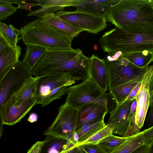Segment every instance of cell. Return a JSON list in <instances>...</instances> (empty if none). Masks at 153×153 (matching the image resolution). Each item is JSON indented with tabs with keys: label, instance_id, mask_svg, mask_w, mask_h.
<instances>
[{
	"label": "cell",
	"instance_id": "cell-1",
	"mask_svg": "<svg viewBox=\"0 0 153 153\" xmlns=\"http://www.w3.org/2000/svg\"><path fill=\"white\" fill-rule=\"evenodd\" d=\"M90 62L79 48L47 50L31 71L36 77L67 74L83 81L89 77Z\"/></svg>",
	"mask_w": 153,
	"mask_h": 153
},
{
	"label": "cell",
	"instance_id": "cell-2",
	"mask_svg": "<svg viewBox=\"0 0 153 153\" xmlns=\"http://www.w3.org/2000/svg\"><path fill=\"white\" fill-rule=\"evenodd\" d=\"M105 18L106 21L126 32L153 34V0H121Z\"/></svg>",
	"mask_w": 153,
	"mask_h": 153
},
{
	"label": "cell",
	"instance_id": "cell-3",
	"mask_svg": "<svg viewBox=\"0 0 153 153\" xmlns=\"http://www.w3.org/2000/svg\"><path fill=\"white\" fill-rule=\"evenodd\" d=\"M20 30L19 38L26 45H37L48 50L72 48L74 37L56 29L40 19L30 22Z\"/></svg>",
	"mask_w": 153,
	"mask_h": 153
},
{
	"label": "cell",
	"instance_id": "cell-4",
	"mask_svg": "<svg viewBox=\"0 0 153 153\" xmlns=\"http://www.w3.org/2000/svg\"><path fill=\"white\" fill-rule=\"evenodd\" d=\"M104 52L123 54L148 50L153 51V34H137L126 32L115 27L104 33L99 40Z\"/></svg>",
	"mask_w": 153,
	"mask_h": 153
},
{
	"label": "cell",
	"instance_id": "cell-5",
	"mask_svg": "<svg viewBox=\"0 0 153 153\" xmlns=\"http://www.w3.org/2000/svg\"><path fill=\"white\" fill-rule=\"evenodd\" d=\"M66 101L78 108L89 103L100 105L109 113L116 105L115 99L110 92L102 91L89 77L80 83L67 88Z\"/></svg>",
	"mask_w": 153,
	"mask_h": 153
},
{
	"label": "cell",
	"instance_id": "cell-6",
	"mask_svg": "<svg viewBox=\"0 0 153 153\" xmlns=\"http://www.w3.org/2000/svg\"><path fill=\"white\" fill-rule=\"evenodd\" d=\"M77 80L67 74H50L40 77L34 96L35 105L43 107L66 94L67 88Z\"/></svg>",
	"mask_w": 153,
	"mask_h": 153
},
{
	"label": "cell",
	"instance_id": "cell-7",
	"mask_svg": "<svg viewBox=\"0 0 153 153\" xmlns=\"http://www.w3.org/2000/svg\"><path fill=\"white\" fill-rule=\"evenodd\" d=\"M32 75L31 70L22 60H19L0 82V139L4 129L0 115L2 105L13 94L17 93Z\"/></svg>",
	"mask_w": 153,
	"mask_h": 153
},
{
	"label": "cell",
	"instance_id": "cell-8",
	"mask_svg": "<svg viewBox=\"0 0 153 153\" xmlns=\"http://www.w3.org/2000/svg\"><path fill=\"white\" fill-rule=\"evenodd\" d=\"M79 111V108L65 101L59 107L56 117L43 134L69 140L76 131Z\"/></svg>",
	"mask_w": 153,
	"mask_h": 153
},
{
	"label": "cell",
	"instance_id": "cell-9",
	"mask_svg": "<svg viewBox=\"0 0 153 153\" xmlns=\"http://www.w3.org/2000/svg\"><path fill=\"white\" fill-rule=\"evenodd\" d=\"M121 56L112 61L103 59L108 72L109 91L143 75L147 69L148 67L139 68Z\"/></svg>",
	"mask_w": 153,
	"mask_h": 153
},
{
	"label": "cell",
	"instance_id": "cell-10",
	"mask_svg": "<svg viewBox=\"0 0 153 153\" xmlns=\"http://www.w3.org/2000/svg\"><path fill=\"white\" fill-rule=\"evenodd\" d=\"M55 14L59 18L74 27L92 34L98 33L107 25L105 17L76 10L73 11H59Z\"/></svg>",
	"mask_w": 153,
	"mask_h": 153
},
{
	"label": "cell",
	"instance_id": "cell-11",
	"mask_svg": "<svg viewBox=\"0 0 153 153\" xmlns=\"http://www.w3.org/2000/svg\"><path fill=\"white\" fill-rule=\"evenodd\" d=\"M137 107L135 123L140 129L143 127L150 104L153 103V66H148L143 77L135 97Z\"/></svg>",
	"mask_w": 153,
	"mask_h": 153
},
{
	"label": "cell",
	"instance_id": "cell-12",
	"mask_svg": "<svg viewBox=\"0 0 153 153\" xmlns=\"http://www.w3.org/2000/svg\"><path fill=\"white\" fill-rule=\"evenodd\" d=\"M133 101H126L119 105H116L109 113L108 123H111L114 126L112 134L126 137L140 132V129L136 125L135 121H131L128 118Z\"/></svg>",
	"mask_w": 153,
	"mask_h": 153
},
{
	"label": "cell",
	"instance_id": "cell-13",
	"mask_svg": "<svg viewBox=\"0 0 153 153\" xmlns=\"http://www.w3.org/2000/svg\"><path fill=\"white\" fill-rule=\"evenodd\" d=\"M16 94H13L1 109L0 115L4 124L13 126L19 122L35 105L36 101L34 97L15 105Z\"/></svg>",
	"mask_w": 153,
	"mask_h": 153
},
{
	"label": "cell",
	"instance_id": "cell-14",
	"mask_svg": "<svg viewBox=\"0 0 153 153\" xmlns=\"http://www.w3.org/2000/svg\"><path fill=\"white\" fill-rule=\"evenodd\" d=\"M90 58L89 77L102 91L106 92L108 89L109 79L105 61L94 54Z\"/></svg>",
	"mask_w": 153,
	"mask_h": 153
},
{
	"label": "cell",
	"instance_id": "cell-15",
	"mask_svg": "<svg viewBox=\"0 0 153 153\" xmlns=\"http://www.w3.org/2000/svg\"><path fill=\"white\" fill-rule=\"evenodd\" d=\"M144 145H153V126L128 137L125 142L111 153H131Z\"/></svg>",
	"mask_w": 153,
	"mask_h": 153
},
{
	"label": "cell",
	"instance_id": "cell-16",
	"mask_svg": "<svg viewBox=\"0 0 153 153\" xmlns=\"http://www.w3.org/2000/svg\"><path fill=\"white\" fill-rule=\"evenodd\" d=\"M79 109L76 130L86 124L104 121L108 113L102 106L94 103L85 104Z\"/></svg>",
	"mask_w": 153,
	"mask_h": 153
},
{
	"label": "cell",
	"instance_id": "cell-17",
	"mask_svg": "<svg viewBox=\"0 0 153 153\" xmlns=\"http://www.w3.org/2000/svg\"><path fill=\"white\" fill-rule=\"evenodd\" d=\"M81 0H39L33 1L41 6L39 8L30 11L27 16H35L40 19L43 15L63 10L65 7L76 6Z\"/></svg>",
	"mask_w": 153,
	"mask_h": 153
},
{
	"label": "cell",
	"instance_id": "cell-18",
	"mask_svg": "<svg viewBox=\"0 0 153 153\" xmlns=\"http://www.w3.org/2000/svg\"><path fill=\"white\" fill-rule=\"evenodd\" d=\"M121 0H81L75 6L76 10L105 17L111 9Z\"/></svg>",
	"mask_w": 153,
	"mask_h": 153
},
{
	"label": "cell",
	"instance_id": "cell-19",
	"mask_svg": "<svg viewBox=\"0 0 153 153\" xmlns=\"http://www.w3.org/2000/svg\"><path fill=\"white\" fill-rule=\"evenodd\" d=\"M22 48L6 47L0 55V82L13 67L19 61Z\"/></svg>",
	"mask_w": 153,
	"mask_h": 153
},
{
	"label": "cell",
	"instance_id": "cell-20",
	"mask_svg": "<svg viewBox=\"0 0 153 153\" xmlns=\"http://www.w3.org/2000/svg\"><path fill=\"white\" fill-rule=\"evenodd\" d=\"M64 139L47 135L40 153H72L75 147Z\"/></svg>",
	"mask_w": 153,
	"mask_h": 153
},
{
	"label": "cell",
	"instance_id": "cell-21",
	"mask_svg": "<svg viewBox=\"0 0 153 153\" xmlns=\"http://www.w3.org/2000/svg\"><path fill=\"white\" fill-rule=\"evenodd\" d=\"M56 29L73 37H78L83 30L76 28L57 17L55 13L44 14L40 19Z\"/></svg>",
	"mask_w": 153,
	"mask_h": 153
},
{
	"label": "cell",
	"instance_id": "cell-22",
	"mask_svg": "<svg viewBox=\"0 0 153 153\" xmlns=\"http://www.w3.org/2000/svg\"><path fill=\"white\" fill-rule=\"evenodd\" d=\"M144 75L109 90L115 99L116 105H119L126 101L132 89L142 81Z\"/></svg>",
	"mask_w": 153,
	"mask_h": 153
},
{
	"label": "cell",
	"instance_id": "cell-23",
	"mask_svg": "<svg viewBox=\"0 0 153 153\" xmlns=\"http://www.w3.org/2000/svg\"><path fill=\"white\" fill-rule=\"evenodd\" d=\"M135 65L141 68H147L153 60V51L148 50L125 53L121 56Z\"/></svg>",
	"mask_w": 153,
	"mask_h": 153
},
{
	"label": "cell",
	"instance_id": "cell-24",
	"mask_svg": "<svg viewBox=\"0 0 153 153\" xmlns=\"http://www.w3.org/2000/svg\"><path fill=\"white\" fill-rule=\"evenodd\" d=\"M39 77L30 78L16 95L15 105L30 98L34 97L36 94Z\"/></svg>",
	"mask_w": 153,
	"mask_h": 153
},
{
	"label": "cell",
	"instance_id": "cell-25",
	"mask_svg": "<svg viewBox=\"0 0 153 153\" xmlns=\"http://www.w3.org/2000/svg\"><path fill=\"white\" fill-rule=\"evenodd\" d=\"M22 61L31 70L45 53L47 49L36 45H27Z\"/></svg>",
	"mask_w": 153,
	"mask_h": 153
},
{
	"label": "cell",
	"instance_id": "cell-26",
	"mask_svg": "<svg viewBox=\"0 0 153 153\" xmlns=\"http://www.w3.org/2000/svg\"><path fill=\"white\" fill-rule=\"evenodd\" d=\"M106 125L104 121L88 123L76 130L79 137L76 147L79 144L88 139Z\"/></svg>",
	"mask_w": 153,
	"mask_h": 153
},
{
	"label": "cell",
	"instance_id": "cell-27",
	"mask_svg": "<svg viewBox=\"0 0 153 153\" xmlns=\"http://www.w3.org/2000/svg\"><path fill=\"white\" fill-rule=\"evenodd\" d=\"M0 34L11 47L15 48L17 46V43L20 39V30L11 24L7 25L0 20Z\"/></svg>",
	"mask_w": 153,
	"mask_h": 153
},
{
	"label": "cell",
	"instance_id": "cell-28",
	"mask_svg": "<svg viewBox=\"0 0 153 153\" xmlns=\"http://www.w3.org/2000/svg\"><path fill=\"white\" fill-rule=\"evenodd\" d=\"M128 137H118L112 134L103 139L97 143L106 153H111L125 142Z\"/></svg>",
	"mask_w": 153,
	"mask_h": 153
},
{
	"label": "cell",
	"instance_id": "cell-29",
	"mask_svg": "<svg viewBox=\"0 0 153 153\" xmlns=\"http://www.w3.org/2000/svg\"><path fill=\"white\" fill-rule=\"evenodd\" d=\"M114 128V126L111 123H107L104 127L91 137L79 144L77 147L87 143H97L104 138L113 134L112 131Z\"/></svg>",
	"mask_w": 153,
	"mask_h": 153
},
{
	"label": "cell",
	"instance_id": "cell-30",
	"mask_svg": "<svg viewBox=\"0 0 153 153\" xmlns=\"http://www.w3.org/2000/svg\"><path fill=\"white\" fill-rule=\"evenodd\" d=\"M17 9L11 3H0V20H6L15 13Z\"/></svg>",
	"mask_w": 153,
	"mask_h": 153
},
{
	"label": "cell",
	"instance_id": "cell-31",
	"mask_svg": "<svg viewBox=\"0 0 153 153\" xmlns=\"http://www.w3.org/2000/svg\"><path fill=\"white\" fill-rule=\"evenodd\" d=\"M78 147L82 153H106L97 143L84 144Z\"/></svg>",
	"mask_w": 153,
	"mask_h": 153
},
{
	"label": "cell",
	"instance_id": "cell-32",
	"mask_svg": "<svg viewBox=\"0 0 153 153\" xmlns=\"http://www.w3.org/2000/svg\"><path fill=\"white\" fill-rule=\"evenodd\" d=\"M43 141H38L34 143L29 149L27 153H40Z\"/></svg>",
	"mask_w": 153,
	"mask_h": 153
},
{
	"label": "cell",
	"instance_id": "cell-33",
	"mask_svg": "<svg viewBox=\"0 0 153 153\" xmlns=\"http://www.w3.org/2000/svg\"><path fill=\"white\" fill-rule=\"evenodd\" d=\"M141 81L138 83L132 89L129 95L127 98L126 101L127 100H133L135 97L140 89L141 85Z\"/></svg>",
	"mask_w": 153,
	"mask_h": 153
},
{
	"label": "cell",
	"instance_id": "cell-34",
	"mask_svg": "<svg viewBox=\"0 0 153 153\" xmlns=\"http://www.w3.org/2000/svg\"><path fill=\"white\" fill-rule=\"evenodd\" d=\"M137 107V102L135 99H134L131 105L129 114L128 118L131 121H135V117Z\"/></svg>",
	"mask_w": 153,
	"mask_h": 153
},
{
	"label": "cell",
	"instance_id": "cell-35",
	"mask_svg": "<svg viewBox=\"0 0 153 153\" xmlns=\"http://www.w3.org/2000/svg\"><path fill=\"white\" fill-rule=\"evenodd\" d=\"M150 108L148 113L146 122L149 128L153 126V103L150 105Z\"/></svg>",
	"mask_w": 153,
	"mask_h": 153
},
{
	"label": "cell",
	"instance_id": "cell-36",
	"mask_svg": "<svg viewBox=\"0 0 153 153\" xmlns=\"http://www.w3.org/2000/svg\"><path fill=\"white\" fill-rule=\"evenodd\" d=\"M153 146L144 145L137 148L131 153H149Z\"/></svg>",
	"mask_w": 153,
	"mask_h": 153
},
{
	"label": "cell",
	"instance_id": "cell-37",
	"mask_svg": "<svg viewBox=\"0 0 153 153\" xmlns=\"http://www.w3.org/2000/svg\"><path fill=\"white\" fill-rule=\"evenodd\" d=\"M18 8L24 9L26 10H29L30 11H31V7H32L38 5L37 3H35L33 4H28L26 3V4L25 5H22V4H18Z\"/></svg>",
	"mask_w": 153,
	"mask_h": 153
},
{
	"label": "cell",
	"instance_id": "cell-38",
	"mask_svg": "<svg viewBox=\"0 0 153 153\" xmlns=\"http://www.w3.org/2000/svg\"><path fill=\"white\" fill-rule=\"evenodd\" d=\"M38 118V115L36 113L32 112L30 114L27 120L29 122L33 123L37 121Z\"/></svg>",
	"mask_w": 153,
	"mask_h": 153
},
{
	"label": "cell",
	"instance_id": "cell-39",
	"mask_svg": "<svg viewBox=\"0 0 153 153\" xmlns=\"http://www.w3.org/2000/svg\"><path fill=\"white\" fill-rule=\"evenodd\" d=\"M0 42L5 47H11L0 34Z\"/></svg>",
	"mask_w": 153,
	"mask_h": 153
},
{
	"label": "cell",
	"instance_id": "cell-40",
	"mask_svg": "<svg viewBox=\"0 0 153 153\" xmlns=\"http://www.w3.org/2000/svg\"><path fill=\"white\" fill-rule=\"evenodd\" d=\"M10 3L12 4V3H15V4H17L18 3V1L17 0H0V3Z\"/></svg>",
	"mask_w": 153,
	"mask_h": 153
},
{
	"label": "cell",
	"instance_id": "cell-41",
	"mask_svg": "<svg viewBox=\"0 0 153 153\" xmlns=\"http://www.w3.org/2000/svg\"><path fill=\"white\" fill-rule=\"evenodd\" d=\"M72 153H82L81 151L78 147H76Z\"/></svg>",
	"mask_w": 153,
	"mask_h": 153
},
{
	"label": "cell",
	"instance_id": "cell-42",
	"mask_svg": "<svg viewBox=\"0 0 153 153\" xmlns=\"http://www.w3.org/2000/svg\"><path fill=\"white\" fill-rule=\"evenodd\" d=\"M5 47H6L5 46L3 45L0 42V55L2 51L4 49Z\"/></svg>",
	"mask_w": 153,
	"mask_h": 153
},
{
	"label": "cell",
	"instance_id": "cell-43",
	"mask_svg": "<svg viewBox=\"0 0 153 153\" xmlns=\"http://www.w3.org/2000/svg\"><path fill=\"white\" fill-rule=\"evenodd\" d=\"M153 146L152 147L150 151L149 152V153H153Z\"/></svg>",
	"mask_w": 153,
	"mask_h": 153
}]
</instances>
